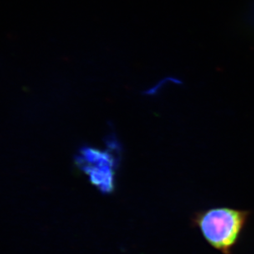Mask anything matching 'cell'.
<instances>
[{"label":"cell","mask_w":254,"mask_h":254,"mask_svg":"<svg viewBox=\"0 0 254 254\" xmlns=\"http://www.w3.org/2000/svg\"><path fill=\"white\" fill-rule=\"evenodd\" d=\"M250 212L229 207L200 210L193 215L192 223L205 241L223 254H230L247 223Z\"/></svg>","instance_id":"6da1fadb"},{"label":"cell","mask_w":254,"mask_h":254,"mask_svg":"<svg viewBox=\"0 0 254 254\" xmlns=\"http://www.w3.org/2000/svg\"><path fill=\"white\" fill-rule=\"evenodd\" d=\"M76 164L100 192L113 194L115 191L118 160L110 149L83 147L76 157Z\"/></svg>","instance_id":"7a4b0ae2"}]
</instances>
